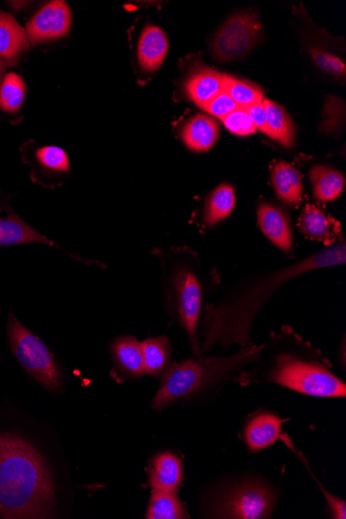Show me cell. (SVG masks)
Masks as SVG:
<instances>
[{"label": "cell", "mask_w": 346, "mask_h": 519, "mask_svg": "<svg viewBox=\"0 0 346 519\" xmlns=\"http://www.w3.org/2000/svg\"><path fill=\"white\" fill-rule=\"evenodd\" d=\"M346 246L336 241L290 265L258 273L241 280L217 302L204 309L199 334L201 352L206 354L215 346L228 350L238 344L241 349L255 343L250 337L252 325L268 301L287 282L306 273L345 264Z\"/></svg>", "instance_id": "cell-1"}, {"label": "cell", "mask_w": 346, "mask_h": 519, "mask_svg": "<svg viewBox=\"0 0 346 519\" xmlns=\"http://www.w3.org/2000/svg\"><path fill=\"white\" fill-rule=\"evenodd\" d=\"M249 383L276 384L313 397H345L346 386L331 370L320 351L291 328L271 336L267 358L239 379Z\"/></svg>", "instance_id": "cell-2"}, {"label": "cell", "mask_w": 346, "mask_h": 519, "mask_svg": "<svg viewBox=\"0 0 346 519\" xmlns=\"http://www.w3.org/2000/svg\"><path fill=\"white\" fill-rule=\"evenodd\" d=\"M55 503L43 456L20 437L0 436V517L51 518Z\"/></svg>", "instance_id": "cell-3"}, {"label": "cell", "mask_w": 346, "mask_h": 519, "mask_svg": "<svg viewBox=\"0 0 346 519\" xmlns=\"http://www.w3.org/2000/svg\"><path fill=\"white\" fill-rule=\"evenodd\" d=\"M152 254L159 261L168 312L186 332L194 356H201L199 325L205 273L199 254L187 246L156 248Z\"/></svg>", "instance_id": "cell-4"}, {"label": "cell", "mask_w": 346, "mask_h": 519, "mask_svg": "<svg viewBox=\"0 0 346 519\" xmlns=\"http://www.w3.org/2000/svg\"><path fill=\"white\" fill-rule=\"evenodd\" d=\"M266 345L254 344L235 355L211 357L203 354L175 363L162 379L152 407L162 411L173 402L203 392L224 380L235 377L243 367L261 359Z\"/></svg>", "instance_id": "cell-5"}, {"label": "cell", "mask_w": 346, "mask_h": 519, "mask_svg": "<svg viewBox=\"0 0 346 519\" xmlns=\"http://www.w3.org/2000/svg\"><path fill=\"white\" fill-rule=\"evenodd\" d=\"M7 334L11 350L32 378L49 391L60 389L63 374L59 363L45 343L30 330H27L11 312Z\"/></svg>", "instance_id": "cell-6"}, {"label": "cell", "mask_w": 346, "mask_h": 519, "mask_svg": "<svg viewBox=\"0 0 346 519\" xmlns=\"http://www.w3.org/2000/svg\"><path fill=\"white\" fill-rule=\"evenodd\" d=\"M276 497L273 489L259 480H246L229 486L213 501L210 516L216 518H269Z\"/></svg>", "instance_id": "cell-7"}, {"label": "cell", "mask_w": 346, "mask_h": 519, "mask_svg": "<svg viewBox=\"0 0 346 519\" xmlns=\"http://www.w3.org/2000/svg\"><path fill=\"white\" fill-rule=\"evenodd\" d=\"M23 162L31 167L32 181L45 189L62 187L71 177V163L65 150L55 146H38L34 140L21 148Z\"/></svg>", "instance_id": "cell-8"}, {"label": "cell", "mask_w": 346, "mask_h": 519, "mask_svg": "<svg viewBox=\"0 0 346 519\" xmlns=\"http://www.w3.org/2000/svg\"><path fill=\"white\" fill-rule=\"evenodd\" d=\"M261 24L254 13H239L230 17L218 31L211 51L219 62L240 59L257 42Z\"/></svg>", "instance_id": "cell-9"}, {"label": "cell", "mask_w": 346, "mask_h": 519, "mask_svg": "<svg viewBox=\"0 0 346 519\" xmlns=\"http://www.w3.org/2000/svg\"><path fill=\"white\" fill-rule=\"evenodd\" d=\"M71 26L72 13L69 6L62 0H54L27 22L25 31L31 46H39L66 37Z\"/></svg>", "instance_id": "cell-10"}, {"label": "cell", "mask_w": 346, "mask_h": 519, "mask_svg": "<svg viewBox=\"0 0 346 519\" xmlns=\"http://www.w3.org/2000/svg\"><path fill=\"white\" fill-rule=\"evenodd\" d=\"M31 244L46 245L59 249L70 256L73 261L86 267L97 266L100 269L106 268V266L99 261H92V259L84 258L80 254L65 250L56 242L40 234L38 230L24 221L12 209L9 210L8 217L0 218V247Z\"/></svg>", "instance_id": "cell-11"}, {"label": "cell", "mask_w": 346, "mask_h": 519, "mask_svg": "<svg viewBox=\"0 0 346 519\" xmlns=\"http://www.w3.org/2000/svg\"><path fill=\"white\" fill-rule=\"evenodd\" d=\"M257 221L263 234L286 254L294 247V236L290 219L286 213L272 203H262L257 209Z\"/></svg>", "instance_id": "cell-12"}, {"label": "cell", "mask_w": 346, "mask_h": 519, "mask_svg": "<svg viewBox=\"0 0 346 519\" xmlns=\"http://www.w3.org/2000/svg\"><path fill=\"white\" fill-rule=\"evenodd\" d=\"M30 46L25 28L12 15L0 12V61L15 67Z\"/></svg>", "instance_id": "cell-13"}, {"label": "cell", "mask_w": 346, "mask_h": 519, "mask_svg": "<svg viewBox=\"0 0 346 519\" xmlns=\"http://www.w3.org/2000/svg\"><path fill=\"white\" fill-rule=\"evenodd\" d=\"M114 371L117 377L139 379L144 372L141 342L133 336H121L110 344Z\"/></svg>", "instance_id": "cell-14"}, {"label": "cell", "mask_w": 346, "mask_h": 519, "mask_svg": "<svg viewBox=\"0 0 346 519\" xmlns=\"http://www.w3.org/2000/svg\"><path fill=\"white\" fill-rule=\"evenodd\" d=\"M183 481L181 459L171 452L152 458L149 465V483L153 492L177 493Z\"/></svg>", "instance_id": "cell-15"}, {"label": "cell", "mask_w": 346, "mask_h": 519, "mask_svg": "<svg viewBox=\"0 0 346 519\" xmlns=\"http://www.w3.org/2000/svg\"><path fill=\"white\" fill-rule=\"evenodd\" d=\"M168 41L160 27L147 25L143 28L137 47L140 69L146 73L157 71L165 60Z\"/></svg>", "instance_id": "cell-16"}, {"label": "cell", "mask_w": 346, "mask_h": 519, "mask_svg": "<svg viewBox=\"0 0 346 519\" xmlns=\"http://www.w3.org/2000/svg\"><path fill=\"white\" fill-rule=\"evenodd\" d=\"M224 76L209 68L192 71L183 84L185 96L198 107H203L224 90Z\"/></svg>", "instance_id": "cell-17"}, {"label": "cell", "mask_w": 346, "mask_h": 519, "mask_svg": "<svg viewBox=\"0 0 346 519\" xmlns=\"http://www.w3.org/2000/svg\"><path fill=\"white\" fill-rule=\"evenodd\" d=\"M283 420L270 413H261L247 423L244 438L248 449L261 451L275 444L281 438Z\"/></svg>", "instance_id": "cell-18"}, {"label": "cell", "mask_w": 346, "mask_h": 519, "mask_svg": "<svg viewBox=\"0 0 346 519\" xmlns=\"http://www.w3.org/2000/svg\"><path fill=\"white\" fill-rule=\"evenodd\" d=\"M217 123L204 114H197L186 122L181 130L185 146L196 153L207 152L218 139Z\"/></svg>", "instance_id": "cell-19"}, {"label": "cell", "mask_w": 346, "mask_h": 519, "mask_svg": "<svg viewBox=\"0 0 346 519\" xmlns=\"http://www.w3.org/2000/svg\"><path fill=\"white\" fill-rule=\"evenodd\" d=\"M144 372L162 380L173 366L171 343L166 336L148 338L141 342Z\"/></svg>", "instance_id": "cell-20"}, {"label": "cell", "mask_w": 346, "mask_h": 519, "mask_svg": "<svg viewBox=\"0 0 346 519\" xmlns=\"http://www.w3.org/2000/svg\"><path fill=\"white\" fill-rule=\"evenodd\" d=\"M274 189L281 201L288 206L301 203L303 183L300 172L284 160L277 161L272 167Z\"/></svg>", "instance_id": "cell-21"}, {"label": "cell", "mask_w": 346, "mask_h": 519, "mask_svg": "<svg viewBox=\"0 0 346 519\" xmlns=\"http://www.w3.org/2000/svg\"><path fill=\"white\" fill-rule=\"evenodd\" d=\"M309 177L314 197L324 203L338 198L344 188L345 181L342 173L326 165L312 167Z\"/></svg>", "instance_id": "cell-22"}, {"label": "cell", "mask_w": 346, "mask_h": 519, "mask_svg": "<svg viewBox=\"0 0 346 519\" xmlns=\"http://www.w3.org/2000/svg\"><path fill=\"white\" fill-rule=\"evenodd\" d=\"M268 117L269 137L286 148H292L295 141V127L286 111L277 103L265 98L263 101Z\"/></svg>", "instance_id": "cell-23"}, {"label": "cell", "mask_w": 346, "mask_h": 519, "mask_svg": "<svg viewBox=\"0 0 346 519\" xmlns=\"http://www.w3.org/2000/svg\"><path fill=\"white\" fill-rule=\"evenodd\" d=\"M236 204V194L234 187L228 184H221L207 199L204 222L208 227H212L233 212Z\"/></svg>", "instance_id": "cell-24"}, {"label": "cell", "mask_w": 346, "mask_h": 519, "mask_svg": "<svg viewBox=\"0 0 346 519\" xmlns=\"http://www.w3.org/2000/svg\"><path fill=\"white\" fill-rule=\"evenodd\" d=\"M300 228L307 238L329 242V245L334 242L333 221L319 207H305L300 219Z\"/></svg>", "instance_id": "cell-25"}, {"label": "cell", "mask_w": 346, "mask_h": 519, "mask_svg": "<svg viewBox=\"0 0 346 519\" xmlns=\"http://www.w3.org/2000/svg\"><path fill=\"white\" fill-rule=\"evenodd\" d=\"M26 98V84L15 72L5 75L0 83V111L14 115L18 113Z\"/></svg>", "instance_id": "cell-26"}, {"label": "cell", "mask_w": 346, "mask_h": 519, "mask_svg": "<svg viewBox=\"0 0 346 519\" xmlns=\"http://www.w3.org/2000/svg\"><path fill=\"white\" fill-rule=\"evenodd\" d=\"M147 518L149 519H185L189 515L177 496V493L153 492Z\"/></svg>", "instance_id": "cell-27"}, {"label": "cell", "mask_w": 346, "mask_h": 519, "mask_svg": "<svg viewBox=\"0 0 346 519\" xmlns=\"http://www.w3.org/2000/svg\"><path fill=\"white\" fill-rule=\"evenodd\" d=\"M224 90L232 97L238 107L246 109L255 104L262 103L265 99L261 89L228 75L224 76Z\"/></svg>", "instance_id": "cell-28"}, {"label": "cell", "mask_w": 346, "mask_h": 519, "mask_svg": "<svg viewBox=\"0 0 346 519\" xmlns=\"http://www.w3.org/2000/svg\"><path fill=\"white\" fill-rule=\"evenodd\" d=\"M221 121L227 130L239 136L251 135L257 131L246 108L238 107Z\"/></svg>", "instance_id": "cell-29"}, {"label": "cell", "mask_w": 346, "mask_h": 519, "mask_svg": "<svg viewBox=\"0 0 346 519\" xmlns=\"http://www.w3.org/2000/svg\"><path fill=\"white\" fill-rule=\"evenodd\" d=\"M310 54L317 67L334 76H345V65L337 56L317 48H311Z\"/></svg>", "instance_id": "cell-30"}, {"label": "cell", "mask_w": 346, "mask_h": 519, "mask_svg": "<svg viewBox=\"0 0 346 519\" xmlns=\"http://www.w3.org/2000/svg\"><path fill=\"white\" fill-rule=\"evenodd\" d=\"M238 108L236 102L230 97L225 90L218 93L214 98L208 101L201 109L207 111L213 117L222 120L230 112Z\"/></svg>", "instance_id": "cell-31"}, {"label": "cell", "mask_w": 346, "mask_h": 519, "mask_svg": "<svg viewBox=\"0 0 346 519\" xmlns=\"http://www.w3.org/2000/svg\"><path fill=\"white\" fill-rule=\"evenodd\" d=\"M341 107H343V103L335 98V97H330L327 102H326V108H325V122H323V125H322V129L325 131V132H333L335 131V127L336 124H335V121L334 119H336V122L340 125L341 122H343V118L340 117V115H344V111H343V108L341 109Z\"/></svg>", "instance_id": "cell-32"}, {"label": "cell", "mask_w": 346, "mask_h": 519, "mask_svg": "<svg viewBox=\"0 0 346 519\" xmlns=\"http://www.w3.org/2000/svg\"><path fill=\"white\" fill-rule=\"evenodd\" d=\"M247 111L256 129L269 136L268 117L264 103L255 104L247 108Z\"/></svg>", "instance_id": "cell-33"}, {"label": "cell", "mask_w": 346, "mask_h": 519, "mask_svg": "<svg viewBox=\"0 0 346 519\" xmlns=\"http://www.w3.org/2000/svg\"><path fill=\"white\" fill-rule=\"evenodd\" d=\"M7 68L8 67L2 61H0V83H2V81L6 75Z\"/></svg>", "instance_id": "cell-34"}, {"label": "cell", "mask_w": 346, "mask_h": 519, "mask_svg": "<svg viewBox=\"0 0 346 519\" xmlns=\"http://www.w3.org/2000/svg\"><path fill=\"white\" fill-rule=\"evenodd\" d=\"M7 198L8 197L4 193H2V191H0V209L6 207Z\"/></svg>", "instance_id": "cell-35"}]
</instances>
